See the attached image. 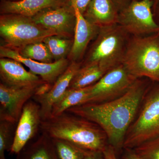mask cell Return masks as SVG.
<instances>
[{"mask_svg": "<svg viewBox=\"0 0 159 159\" xmlns=\"http://www.w3.org/2000/svg\"><path fill=\"white\" fill-rule=\"evenodd\" d=\"M144 84L137 80L125 93L100 103H84L66 111L94 122L105 132L109 145L123 147L126 132L147 94Z\"/></svg>", "mask_w": 159, "mask_h": 159, "instance_id": "6da1fadb", "label": "cell"}, {"mask_svg": "<svg viewBox=\"0 0 159 159\" xmlns=\"http://www.w3.org/2000/svg\"><path fill=\"white\" fill-rule=\"evenodd\" d=\"M40 132L88 152H102L108 145L107 137L99 125L67 111L42 120Z\"/></svg>", "mask_w": 159, "mask_h": 159, "instance_id": "7a4b0ae2", "label": "cell"}, {"mask_svg": "<svg viewBox=\"0 0 159 159\" xmlns=\"http://www.w3.org/2000/svg\"><path fill=\"white\" fill-rule=\"evenodd\" d=\"M126 32L119 24L99 28L81 66H97L106 73L122 64L126 49Z\"/></svg>", "mask_w": 159, "mask_h": 159, "instance_id": "3957f363", "label": "cell"}, {"mask_svg": "<svg viewBox=\"0 0 159 159\" xmlns=\"http://www.w3.org/2000/svg\"><path fill=\"white\" fill-rule=\"evenodd\" d=\"M122 64L137 79L146 77L159 83V33L132 39L126 45Z\"/></svg>", "mask_w": 159, "mask_h": 159, "instance_id": "277c9868", "label": "cell"}, {"mask_svg": "<svg viewBox=\"0 0 159 159\" xmlns=\"http://www.w3.org/2000/svg\"><path fill=\"white\" fill-rule=\"evenodd\" d=\"M53 35L57 34L38 25L31 17L14 14H2L0 17V36L9 48H20L43 42Z\"/></svg>", "mask_w": 159, "mask_h": 159, "instance_id": "5b68a950", "label": "cell"}, {"mask_svg": "<svg viewBox=\"0 0 159 159\" xmlns=\"http://www.w3.org/2000/svg\"><path fill=\"white\" fill-rule=\"evenodd\" d=\"M159 137V86L146 94L139 116L129 128L123 147L134 149Z\"/></svg>", "mask_w": 159, "mask_h": 159, "instance_id": "8992f818", "label": "cell"}, {"mask_svg": "<svg viewBox=\"0 0 159 159\" xmlns=\"http://www.w3.org/2000/svg\"><path fill=\"white\" fill-rule=\"evenodd\" d=\"M137 80L122 64L119 65L90 86L83 104L100 103L116 99L125 93Z\"/></svg>", "mask_w": 159, "mask_h": 159, "instance_id": "52a82bcc", "label": "cell"}, {"mask_svg": "<svg viewBox=\"0 0 159 159\" xmlns=\"http://www.w3.org/2000/svg\"><path fill=\"white\" fill-rule=\"evenodd\" d=\"M151 0L134 1L119 15L118 24L127 33L135 36L158 34L159 26L155 21Z\"/></svg>", "mask_w": 159, "mask_h": 159, "instance_id": "ba28073f", "label": "cell"}, {"mask_svg": "<svg viewBox=\"0 0 159 159\" xmlns=\"http://www.w3.org/2000/svg\"><path fill=\"white\" fill-rule=\"evenodd\" d=\"M11 87L0 83V120L17 124L27 102L37 93L43 84Z\"/></svg>", "mask_w": 159, "mask_h": 159, "instance_id": "9c48e42d", "label": "cell"}, {"mask_svg": "<svg viewBox=\"0 0 159 159\" xmlns=\"http://www.w3.org/2000/svg\"><path fill=\"white\" fill-rule=\"evenodd\" d=\"M31 18L35 23L53 31L57 35L74 39L76 19L71 2L63 6L46 9Z\"/></svg>", "mask_w": 159, "mask_h": 159, "instance_id": "30bf717a", "label": "cell"}, {"mask_svg": "<svg viewBox=\"0 0 159 159\" xmlns=\"http://www.w3.org/2000/svg\"><path fill=\"white\" fill-rule=\"evenodd\" d=\"M42 120L39 104L33 99H30L24 107L16 124L14 142L9 153L17 155L38 135Z\"/></svg>", "mask_w": 159, "mask_h": 159, "instance_id": "8fae6325", "label": "cell"}, {"mask_svg": "<svg viewBox=\"0 0 159 159\" xmlns=\"http://www.w3.org/2000/svg\"><path fill=\"white\" fill-rule=\"evenodd\" d=\"M1 57H6L17 61L29 69L32 74L39 76L47 83L53 84L59 76L70 65L68 58L54 61L52 63H44L22 56L16 49L5 45L0 47Z\"/></svg>", "mask_w": 159, "mask_h": 159, "instance_id": "7c38bea8", "label": "cell"}, {"mask_svg": "<svg viewBox=\"0 0 159 159\" xmlns=\"http://www.w3.org/2000/svg\"><path fill=\"white\" fill-rule=\"evenodd\" d=\"M81 66V62H70L66 70L48 92L41 95H34L32 98L40 106L43 120L51 117L53 106L69 89L72 79Z\"/></svg>", "mask_w": 159, "mask_h": 159, "instance_id": "4fadbf2b", "label": "cell"}, {"mask_svg": "<svg viewBox=\"0 0 159 159\" xmlns=\"http://www.w3.org/2000/svg\"><path fill=\"white\" fill-rule=\"evenodd\" d=\"M70 1L74 7L76 22L74 43L67 58L70 62H81L90 43L98 34L99 28L84 17L77 8L74 0Z\"/></svg>", "mask_w": 159, "mask_h": 159, "instance_id": "5bb4252c", "label": "cell"}, {"mask_svg": "<svg viewBox=\"0 0 159 159\" xmlns=\"http://www.w3.org/2000/svg\"><path fill=\"white\" fill-rule=\"evenodd\" d=\"M0 77L1 83L11 87H23L45 82L39 76L27 71L20 62L6 57L0 59Z\"/></svg>", "mask_w": 159, "mask_h": 159, "instance_id": "9a60e30c", "label": "cell"}, {"mask_svg": "<svg viewBox=\"0 0 159 159\" xmlns=\"http://www.w3.org/2000/svg\"><path fill=\"white\" fill-rule=\"evenodd\" d=\"M67 0H19L2 4V14H14L32 17L41 11L67 4Z\"/></svg>", "mask_w": 159, "mask_h": 159, "instance_id": "2e32d148", "label": "cell"}, {"mask_svg": "<svg viewBox=\"0 0 159 159\" xmlns=\"http://www.w3.org/2000/svg\"><path fill=\"white\" fill-rule=\"evenodd\" d=\"M83 15L99 28L118 24L119 15L112 0H92Z\"/></svg>", "mask_w": 159, "mask_h": 159, "instance_id": "e0dca14e", "label": "cell"}, {"mask_svg": "<svg viewBox=\"0 0 159 159\" xmlns=\"http://www.w3.org/2000/svg\"><path fill=\"white\" fill-rule=\"evenodd\" d=\"M16 156V159H60L52 139L41 132Z\"/></svg>", "mask_w": 159, "mask_h": 159, "instance_id": "ac0fdd59", "label": "cell"}, {"mask_svg": "<svg viewBox=\"0 0 159 159\" xmlns=\"http://www.w3.org/2000/svg\"><path fill=\"white\" fill-rule=\"evenodd\" d=\"M90 86L83 89H68L53 106L51 117L57 116L69 109L83 104L88 94Z\"/></svg>", "mask_w": 159, "mask_h": 159, "instance_id": "d6986e66", "label": "cell"}, {"mask_svg": "<svg viewBox=\"0 0 159 159\" xmlns=\"http://www.w3.org/2000/svg\"><path fill=\"white\" fill-rule=\"evenodd\" d=\"M106 73L97 66H81L72 79L69 88L83 89L93 85Z\"/></svg>", "mask_w": 159, "mask_h": 159, "instance_id": "ffe728a7", "label": "cell"}, {"mask_svg": "<svg viewBox=\"0 0 159 159\" xmlns=\"http://www.w3.org/2000/svg\"><path fill=\"white\" fill-rule=\"evenodd\" d=\"M45 44L54 61L67 58L74 43V39L53 35L46 37L43 41Z\"/></svg>", "mask_w": 159, "mask_h": 159, "instance_id": "44dd1931", "label": "cell"}, {"mask_svg": "<svg viewBox=\"0 0 159 159\" xmlns=\"http://www.w3.org/2000/svg\"><path fill=\"white\" fill-rule=\"evenodd\" d=\"M16 50L23 57L35 61L44 63H52L55 61L48 47L43 42L27 45Z\"/></svg>", "mask_w": 159, "mask_h": 159, "instance_id": "7402d4cb", "label": "cell"}, {"mask_svg": "<svg viewBox=\"0 0 159 159\" xmlns=\"http://www.w3.org/2000/svg\"><path fill=\"white\" fill-rule=\"evenodd\" d=\"M51 139L60 159H83L88 152L67 141Z\"/></svg>", "mask_w": 159, "mask_h": 159, "instance_id": "603a6c76", "label": "cell"}, {"mask_svg": "<svg viewBox=\"0 0 159 159\" xmlns=\"http://www.w3.org/2000/svg\"><path fill=\"white\" fill-rule=\"evenodd\" d=\"M16 124L0 120V159H6L5 152H10L15 137Z\"/></svg>", "mask_w": 159, "mask_h": 159, "instance_id": "cb8c5ba5", "label": "cell"}, {"mask_svg": "<svg viewBox=\"0 0 159 159\" xmlns=\"http://www.w3.org/2000/svg\"><path fill=\"white\" fill-rule=\"evenodd\" d=\"M134 150L145 159H159V137L143 143Z\"/></svg>", "mask_w": 159, "mask_h": 159, "instance_id": "d4e9b609", "label": "cell"}, {"mask_svg": "<svg viewBox=\"0 0 159 159\" xmlns=\"http://www.w3.org/2000/svg\"><path fill=\"white\" fill-rule=\"evenodd\" d=\"M92 1V0H74V2L80 11L84 14L86 11Z\"/></svg>", "mask_w": 159, "mask_h": 159, "instance_id": "484cf974", "label": "cell"}, {"mask_svg": "<svg viewBox=\"0 0 159 159\" xmlns=\"http://www.w3.org/2000/svg\"><path fill=\"white\" fill-rule=\"evenodd\" d=\"M102 153L104 159H118L115 152V148L110 145H107Z\"/></svg>", "mask_w": 159, "mask_h": 159, "instance_id": "4316f807", "label": "cell"}, {"mask_svg": "<svg viewBox=\"0 0 159 159\" xmlns=\"http://www.w3.org/2000/svg\"><path fill=\"white\" fill-rule=\"evenodd\" d=\"M83 159H104L102 152H88Z\"/></svg>", "mask_w": 159, "mask_h": 159, "instance_id": "83f0119b", "label": "cell"}, {"mask_svg": "<svg viewBox=\"0 0 159 159\" xmlns=\"http://www.w3.org/2000/svg\"><path fill=\"white\" fill-rule=\"evenodd\" d=\"M127 149V152L125 155V159H145L139 155L134 151L131 149Z\"/></svg>", "mask_w": 159, "mask_h": 159, "instance_id": "f1b7e54d", "label": "cell"}, {"mask_svg": "<svg viewBox=\"0 0 159 159\" xmlns=\"http://www.w3.org/2000/svg\"><path fill=\"white\" fill-rule=\"evenodd\" d=\"M156 1H157V2H158V1H159V0H156Z\"/></svg>", "mask_w": 159, "mask_h": 159, "instance_id": "f546056e", "label": "cell"}, {"mask_svg": "<svg viewBox=\"0 0 159 159\" xmlns=\"http://www.w3.org/2000/svg\"></svg>", "mask_w": 159, "mask_h": 159, "instance_id": "4dcf8cb0", "label": "cell"}]
</instances>
